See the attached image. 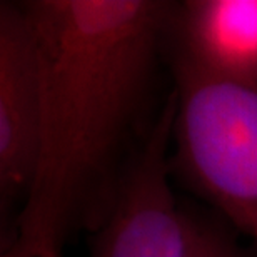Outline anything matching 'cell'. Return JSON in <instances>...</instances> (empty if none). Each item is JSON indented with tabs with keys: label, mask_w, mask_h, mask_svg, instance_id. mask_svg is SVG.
<instances>
[{
	"label": "cell",
	"mask_w": 257,
	"mask_h": 257,
	"mask_svg": "<svg viewBox=\"0 0 257 257\" xmlns=\"http://www.w3.org/2000/svg\"><path fill=\"white\" fill-rule=\"evenodd\" d=\"M42 72L22 4L0 9V187L25 199L42 127Z\"/></svg>",
	"instance_id": "obj_4"
},
{
	"label": "cell",
	"mask_w": 257,
	"mask_h": 257,
	"mask_svg": "<svg viewBox=\"0 0 257 257\" xmlns=\"http://www.w3.org/2000/svg\"><path fill=\"white\" fill-rule=\"evenodd\" d=\"M22 9L42 72V127L4 257H64L72 235L94 234L114 207L176 12L152 0H35Z\"/></svg>",
	"instance_id": "obj_1"
},
{
	"label": "cell",
	"mask_w": 257,
	"mask_h": 257,
	"mask_svg": "<svg viewBox=\"0 0 257 257\" xmlns=\"http://www.w3.org/2000/svg\"><path fill=\"white\" fill-rule=\"evenodd\" d=\"M182 220L186 230V257H250L220 224L184 210Z\"/></svg>",
	"instance_id": "obj_6"
},
{
	"label": "cell",
	"mask_w": 257,
	"mask_h": 257,
	"mask_svg": "<svg viewBox=\"0 0 257 257\" xmlns=\"http://www.w3.org/2000/svg\"><path fill=\"white\" fill-rule=\"evenodd\" d=\"M176 164L235 227L257 239V90L176 55Z\"/></svg>",
	"instance_id": "obj_2"
},
{
	"label": "cell",
	"mask_w": 257,
	"mask_h": 257,
	"mask_svg": "<svg viewBox=\"0 0 257 257\" xmlns=\"http://www.w3.org/2000/svg\"><path fill=\"white\" fill-rule=\"evenodd\" d=\"M177 57L257 90V0H197L176 15Z\"/></svg>",
	"instance_id": "obj_5"
},
{
	"label": "cell",
	"mask_w": 257,
	"mask_h": 257,
	"mask_svg": "<svg viewBox=\"0 0 257 257\" xmlns=\"http://www.w3.org/2000/svg\"><path fill=\"white\" fill-rule=\"evenodd\" d=\"M176 92L149 127L109 217L94 232L90 257H186V230L169 182Z\"/></svg>",
	"instance_id": "obj_3"
}]
</instances>
